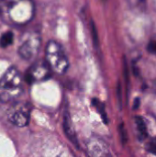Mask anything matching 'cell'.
<instances>
[{
  "label": "cell",
  "instance_id": "13",
  "mask_svg": "<svg viewBox=\"0 0 156 157\" xmlns=\"http://www.w3.org/2000/svg\"><path fill=\"white\" fill-rule=\"evenodd\" d=\"M120 138H121V141L123 144H126L127 143V140H128V137H127V133H126V131H125V128H124V124L121 123L120 125Z\"/></svg>",
  "mask_w": 156,
  "mask_h": 157
},
{
  "label": "cell",
  "instance_id": "15",
  "mask_svg": "<svg viewBox=\"0 0 156 157\" xmlns=\"http://www.w3.org/2000/svg\"><path fill=\"white\" fill-rule=\"evenodd\" d=\"M92 32H93V38H94V42L96 45L98 44V38H97V32L96 29V27L94 25V23H92Z\"/></svg>",
  "mask_w": 156,
  "mask_h": 157
},
{
  "label": "cell",
  "instance_id": "10",
  "mask_svg": "<svg viewBox=\"0 0 156 157\" xmlns=\"http://www.w3.org/2000/svg\"><path fill=\"white\" fill-rule=\"evenodd\" d=\"M13 40H14L13 33L11 31H6L0 38V46L3 48L7 47L8 45H10L13 42Z\"/></svg>",
  "mask_w": 156,
  "mask_h": 157
},
{
  "label": "cell",
  "instance_id": "8",
  "mask_svg": "<svg viewBox=\"0 0 156 157\" xmlns=\"http://www.w3.org/2000/svg\"><path fill=\"white\" fill-rule=\"evenodd\" d=\"M63 129H64L66 136L70 139V141L73 144H75L77 145V138H76L74 131V129L72 127V121H71V119H70L68 109H65L64 115H63Z\"/></svg>",
  "mask_w": 156,
  "mask_h": 157
},
{
  "label": "cell",
  "instance_id": "12",
  "mask_svg": "<svg viewBox=\"0 0 156 157\" xmlns=\"http://www.w3.org/2000/svg\"><path fill=\"white\" fill-rule=\"evenodd\" d=\"M146 150L149 153L156 155V140H152L146 144Z\"/></svg>",
  "mask_w": 156,
  "mask_h": 157
},
{
  "label": "cell",
  "instance_id": "2",
  "mask_svg": "<svg viewBox=\"0 0 156 157\" xmlns=\"http://www.w3.org/2000/svg\"><path fill=\"white\" fill-rule=\"evenodd\" d=\"M22 76L18 70L10 67L0 79V101L4 103L14 102L22 93Z\"/></svg>",
  "mask_w": 156,
  "mask_h": 157
},
{
  "label": "cell",
  "instance_id": "11",
  "mask_svg": "<svg viewBox=\"0 0 156 157\" xmlns=\"http://www.w3.org/2000/svg\"><path fill=\"white\" fill-rule=\"evenodd\" d=\"M93 105L97 108V109L99 111L103 121H105V123H108V120H107V114H106V111H105V106L103 103H101L99 100L97 99H94L93 100Z\"/></svg>",
  "mask_w": 156,
  "mask_h": 157
},
{
  "label": "cell",
  "instance_id": "5",
  "mask_svg": "<svg viewBox=\"0 0 156 157\" xmlns=\"http://www.w3.org/2000/svg\"><path fill=\"white\" fill-rule=\"evenodd\" d=\"M31 114V107L28 102L13 104L7 110L8 121L17 127H25L29 124Z\"/></svg>",
  "mask_w": 156,
  "mask_h": 157
},
{
  "label": "cell",
  "instance_id": "14",
  "mask_svg": "<svg viewBox=\"0 0 156 157\" xmlns=\"http://www.w3.org/2000/svg\"><path fill=\"white\" fill-rule=\"evenodd\" d=\"M147 49H148V51H149L151 53L156 54V40H151V41L149 42Z\"/></svg>",
  "mask_w": 156,
  "mask_h": 157
},
{
  "label": "cell",
  "instance_id": "16",
  "mask_svg": "<svg viewBox=\"0 0 156 157\" xmlns=\"http://www.w3.org/2000/svg\"><path fill=\"white\" fill-rule=\"evenodd\" d=\"M140 98H135V100H134V105H133V109L134 110H136L139 107H140Z\"/></svg>",
  "mask_w": 156,
  "mask_h": 157
},
{
  "label": "cell",
  "instance_id": "6",
  "mask_svg": "<svg viewBox=\"0 0 156 157\" xmlns=\"http://www.w3.org/2000/svg\"><path fill=\"white\" fill-rule=\"evenodd\" d=\"M51 76V69L45 61H38L34 63L26 75V80L29 83L40 82Z\"/></svg>",
  "mask_w": 156,
  "mask_h": 157
},
{
  "label": "cell",
  "instance_id": "7",
  "mask_svg": "<svg viewBox=\"0 0 156 157\" xmlns=\"http://www.w3.org/2000/svg\"><path fill=\"white\" fill-rule=\"evenodd\" d=\"M87 151L91 157H110L108 145L98 138H92L88 141Z\"/></svg>",
  "mask_w": 156,
  "mask_h": 157
},
{
  "label": "cell",
  "instance_id": "1",
  "mask_svg": "<svg viewBox=\"0 0 156 157\" xmlns=\"http://www.w3.org/2000/svg\"><path fill=\"white\" fill-rule=\"evenodd\" d=\"M35 6L31 1L0 2V17L9 25L20 26L27 24L34 16Z\"/></svg>",
  "mask_w": 156,
  "mask_h": 157
},
{
  "label": "cell",
  "instance_id": "9",
  "mask_svg": "<svg viewBox=\"0 0 156 157\" xmlns=\"http://www.w3.org/2000/svg\"><path fill=\"white\" fill-rule=\"evenodd\" d=\"M135 122L138 130V137L140 141L145 140L148 136V131H147V126L142 117H135Z\"/></svg>",
  "mask_w": 156,
  "mask_h": 157
},
{
  "label": "cell",
  "instance_id": "3",
  "mask_svg": "<svg viewBox=\"0 0 156 157\" xmlns=\"http://www.w3.org/2000/svg\"><path fill=\"white\" fill-rule=\"evenodd\" d=\"M45 62L51 71L59 75L64 74L69 67V61L64 49L55 40H50L46 45Z\"/></svg>",
  "mask_w": 156,
  "mask_h": 157
},
{
  "label": "cell",
  "instance_id": "4",
  "mask_svg": "<svg viewBox=\"0 0 156 157\" xmlns=\"http://www.w3.org/2000/svg\"><path fill=\"white\" fill-rule=\"evenodd\" d=\"M22 37L18 54L22 59L29 61L37 56L40 47V37L36 31L27 32Z\"/></svg>",
  "mask_w": 156,
  "mask_h": 157
}]
</instances>
